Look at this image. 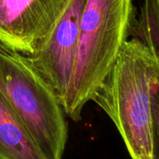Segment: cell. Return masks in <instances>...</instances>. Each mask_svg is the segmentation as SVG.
<instances>
[{
    "label": "cell",
    "mask_w": 159,
    "mask_h": 159,
    "mask_svg": "<svg viewBox=\"0 0 159 159\" xmlns=\"http://www.w3.org/2000/svg\"><path fill=\"white\" fill-rule=\"evenodd\" d=\"M157 64L146 47L129 39L92 98L116 127L131 159H153L152 90Z\"/></svg>",
    "instance_id": "obj_1"
},
{
    "label": "cell",
    "mask_w": 159,
    "mask_h": 159,
    "mask_svg": "<svg viewBox=\"0 0 159 159\" xmlns=\"http://www.w3.org/2000/svg\"><path fill=\"white\" fill-rule=\"evenodd\" d=\"M132 0H86L77 57L64 114L75 122L116 64L135 20Z\"/></svg>",
    "instance_id": "obj_2"
},
{
    "label": "cell",
    "mask_w": 159,
    "mask_h": 159,
    "mask_svg": "<svg viewBox=\"0 0 159 159\" xmlns=\"http://www.w3.org/2000/svg\"><path fill=\"white\" fill-rule=\"evenodd\" d=\"M0 92L46 159H62L68 128L57 99L27 57L0 42Z\"/></svg>",
    "instance_id": "obj_3"
},
{
    "label": "cell",
    "mask_w": 159,
    "mask_h": 159,
    "mask_svg": "<svg viewBox=\"0 0 159 159\" xmlns=\"http://www.w3.org/2000/svg\"><path fill=\"white\" fill-rule=\"evenodd\" d=\"M74 0H0V42L23 55L38 52Z\"/></svg>",
    "instance_id": "obj_4"
},
{
    "label": "cell",
    "mask_w": 159,
    "mask_h": 159,
    "mask_svg": "<svg viewBox=\"0 0 159 159\" xmlns=\"http://www.w3.org/2000/svg\"><path fill=\"white\" fill-rule=\"evenodd\" d=\"M85 1L74 0L46 45L35 54L25 55L61 107L75 71Z\"/></svg>",
    "instance_id": "obj_5"
},
{
    "label": "cell",
    "mask_w": 159,
    "mask_h": 159,
    "mask_svg": "<svg viewBox=\"0 0 159 159\" xmlns=\"http://www.w3.org/2000/svg\"><path fill=\"white\" fill-rule=\"evenodd\" d=\"M0 159H46L1 92Z\"/></svg>",
    "instance_id": "obj_6"
},
{
    "label": "cell",
    "mask_w": 159,
    "mask_h": 159,
    "mask_svg": "<svg viewBox=\"0 0 159 159\" xmlns=\"http://www.w3.org/2000/svg\"><path fill=\"white\" fill-rule=\"evenodd\" d=\"M131 36L146 47L159 63V0H143Z\"/></svg>",
    "instance_id": "obj_7"
},
{
    "label": "cell",
    "mask_w": 159,
    "mask_h": 159,
    "mask_svg": "<svg viewBox=\"0 0 159 159\" xmlns=\"http://www.w3.org/2000/svg\"><path fill=\"white\" fill-rule=\"evenodd\" d=\"M157 75L152 90V109L154 119L153 159H159V63L157 61Z\"/></svg>",
    "instance_id": "obj_8"
}]
</instances>
